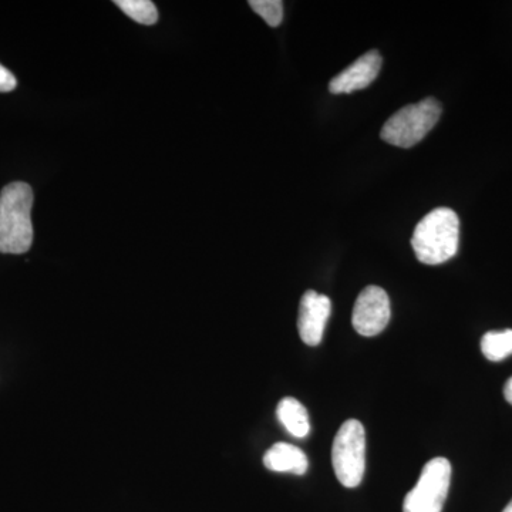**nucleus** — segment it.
Returning <instances> with one entry per match:
<instances>
[{
    "label": "nucleus",
    "mask_w": 512,
    "mask_h": 512,
    "mask_svg": "<svg viewBox=\"0 0 512 512\" xmlns=\"http://www.w3.org/2000/svg\"><path fill=\"white\" fill-rule=\"evenodd\" d=\"M332 311V302L326 295L315 291H306L299 306L298 330L305 345H320L326 323Z\"/></svg>",
    "instance_id": "7"
},
{
    "label": "nucleus",
    "mask_w": 512,
    "mask_h": 512,
    "mask_svg": "<svg viewBox=\"0 0 512 512\" xmlns=\"http://www.w3.org/2000/svg\"><path fill=\"white\" fill-rule=\"evenodd\" d=\"M276 416L291 436L305 439L311 433L309 414L305 406L293 397H285L276 407Z\"/></svg>",
    "instance_id": "10"
},
{
    "label": "nucleus",
    "mask_w": 512,
    "mask_h": 512,
    "mask_svg": "<svg viewBox=\"0 0 512 512\" xmlns=\"http://www.w3.org/2000/svg\"><path fill=\"white\" fill-rule=\"evenodd\" d=\"M460 242V220L456 211L437 208L414 229L412 245L421 264L440 265L456 256Z\"/></svg>",
    "instance_id": "2"
},
{
    "label": "nucleus",
    "mask_w": 512,
    "mask_h": 512,
    "mask_svg": "<svg viewBox=\"0 0 512 512\" xmlns=\"http://www.w3.org/2000/svg\"><path fill=\"white\" fill-rule=\"evenodd\" d=\"M504 396L505 400H507L508 403L512 404V377L510 380H508L507 384H505Z\"/></svg>",
    "instance_id": "15"
},
{
    "label": "nucleus",
    "mask_w": 512,
    "mask_h": 512,
    "mask_svg": "<svg viewBox=\"0 0 512 512\" xmlns=\"http://www.w3.org/2000/svg\"><path fill=\"white\" fill-rule=\"evenodd\" d=\"M252 10L258 13L271 28H278L284 20V3L281 0H251Z\"/></svg>",
    "instance_id": "13"
},
{
    "label": "nucleus",
    "mask_w": 512,
    "mask_h": 512,
    "mask_svg": "<svg viewBox=\"0 0 512 512\" xmlns=\"http://www.w3.org/2000/svg\"><path fill=\"white\" fill-rule=\"evenodd\" d=\"M264 466L274 473L303 476L308 471L309 460L301 448L289 443H276L266 451Z\"/></svg>",
    "instance_id": "9"
},
{
    "label": "nucleus",
    "mask_w": 512,
    "mask_h": 512,
    "mask_svg": "<svg viewBox=\"0 0 512 512\" xmlns=\"http://www.w3.org/2000/svg\"><path fill=\"white\" fill-rule=\"evenodd\" d=\"M114 5L140 25L151 26L157 23L158 12L156 5L150 0H116Z\"/></svg>",
    "instance_id": "12"
},
{
    "label": "nucleus",
    "mask_w": 512,
    "mask_h": 512,
    "mask_svg": "<svg viewBox=\"0 0 512 512\" xmlns=\"http://www.w3.org/2000/svg\"><path fill=\"white\" fill-rule=\"evenodd\" d=\"M33 190L26 183L0 192V254H26L33 244Z\"/></svg>",
    "instance_id": "1"
},
{
    "label": "nucleus",
    "mask_w": 512,
    "mask_h": 512,
    "mask_svg": "<svg viewBox=\"0 0 512 512\" xmlns=\"http://www.w3.org/2000/svg\"><path fill=\"white\" fill-rule=\"evenodd\" d=\"M382 56L377 50H370L366 55L359 57L348 69L333 77L329 83V92L332 94H349L357 90L366 89L375 82L382 69Z\"/></svg>",
    "instance_id": "8"
},
{
    "label": "nucleus",
    "mask_w": 512,
    "mask_h": 512,
    "mask_svg": "<svg viewBox=\"0 0 512 512\" xmlns=\"http://www.w3.org/2000/svg\"><path fill=\"white\" fill-rule=\"evenodd\" d=\"M481 352L491 362H501L512 355V329L485 333L481 339Z\"/></svg>",
    "instance_id": "11"
},
{
    "label": "nucleus",
    "mask_w": 512,
    "mask_h": 512,
    "mask_svg": "<svg viewBox=\"0 0 512 512\" xmlns=\"http://www.w3.org/2000/svg\"><path fill=\"white\" fill-rule=\"evenodd\" d=\"M441 104L433 97L403 107L394 113L382 128L383 140L392 146L410 148L420 143L436 126L441 116Z\"/></svg>",
    "instance_id": "3"
},
{
    "label": "nucleus",
    "mask_w": 512,
    "mask_h": 512,
    "mask_svg": "<svg viewBox=\"0 0 512 512\" xmlns=\"http://www.w3.org/2000/svg\"><path fill=\"white\" fill-rule=\"evenodd\" d=\"M18 80L10 70L0 64V93H9L16 89Z\"/></svg>",
    "instance_id": "14"
},
{
    "label": "nucleus",
    "mask_w": 512,
    "mask_h": 512,
    "mask_svg": "<svg viewBox=\"0 0 512 512\" xmlns=\"http://www.w3.org/2000/svg\"><path fill=\"white\" fill-rule=\"evenodd\" d=\"M392 309L387 292L380 286H367L357 296L352 313L353 328L359 335L372 338L389 325Z\"/></svg>",
    "instance_id": "6"
},
{
    "label": "nucleus",
    "mask_w": 512,
    "mask_h": 512,
    "mask_svg": "<svg viewBox=\"0 0 512 512\" xmlns=\"http://www.w3.org/2000/svg\"><path fill=\"white\" fill-rule=\"evenodd\" d=\"M503 512H512V500L510 501V504H508L507 507L504 508Z\"/></svg>",
    "instance_id": "16"
},
{
    "label": "nucleus",
    "mask_w": 512,
    "mask_h": 512,
    "mask_svg": "<svg viewBox=\"0 0 512 512\" xmlns=\"http://www.w3.org/2000/svg\"><path fill=\"white\" fill-rule=\"evenodd\" d=\"M451 483V464L447 458L430 460L421 470L416 487L404 498L403 512H441Z\"/></svg>",
    "instance_id": "5"
},
{
    "label": "nucleus",
    "mask_w": 512,
    "mask_h": 512,
    "mask_svg": "<svg viewBox=\"0 0 512 512\" xmlns=\"http://www.w3.org/2000/svg\"><path fill=\"white\" fill-rule=\"evenodd\" d=\"M332 463L340 484L355 488L362 483L366 471V431L359 420H348L340 426L333 441Z\"/></svg>",
    "instance_id": "4"
}]
</instances>
